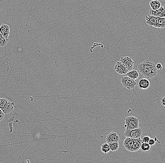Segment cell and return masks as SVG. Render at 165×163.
<instances>
[{"instance_id": "cell-1", "label": "cell", "mask_w": 165, "mask_h": 163, "mask_svg": "<svg viewBox=\"0 0 165 163\" xmlns=\"http://www.w3.org/2000/svg\"><path fill=\"white\" fill-rule=\"evenodd\" d=\"M139 72L147 79H152L157 75L156 65L152 61L146 60L137 67Z\"/></svg>"}, {"instance_id": "cell-2", "label": "cell", "mask_w": 165, "mask_h": 163, "mask_svg": "<svg viewBox=\"0 0 165 163\" xmlns=\"http://www.w3.org/2000/svg\"><path fill=\"white\" fill-rule=\"evenodd\" d=\"M125 122L124 127L126 128L125 131H130L139 127V119L136 117L133 116L127 117L125 118Z\"/></svg>"}, {"instance_id": "cell-3", "label": "cell", "mask_w": 165, "mask_h": 163, "mask_svg": "<svg viewBox=\"0 0 165 163\" xmlns=\"http://www.w3.org/2000/svg\"><path fill=\"white\" fill-rule=\"evenodd\" d=\"M14 103L10 102L6 99L0 98V109L4 114L9 113L14 110Z\"/></svg>"}, {"instance_id": "cell-4", "label": "cell", "mask_w": 165, "mask_h": 163, "mask_svg": "<svg viewBox=\"0 0 165 163\" xmlns=\"http://www.w3.org/2000/svg\"><path fill=\"white\" fill-rule=\"evenodd\" d=\"M121 80L122 86L129 90L134 89L137 84L136 80L132 79L126 76L121 78Z\"/></svg>"}, {"instance_id": "cell-5", "label": "cell", "mask_w": 165, "mask_h": 163, "mask_svg": "<svg viewBox=\"0 0 165 163\" xmlns=\"http://www.w3.org/2000/svg\"><path fill=\"white\" fill-rule=\"evenodd\" d=\"M143 130L141 128H137L130 131H125L124 135L126 137L131 138H141L142 136Z\"/></svg>"}, {"instance_id": "cell-6", "label": "cell", "mask_w": 165, "mask_h": 163, "mask_svg": "<svg viewBox=\"0 0 165 163\" xmlns=\"http://www.w3.org/2000/svg\"><path fill=\"white\" fill-rule=\"evenodd\" d=\"M120 62L124 65L129 71L132 69L135 63L132 58L129 57H121Z\"/></svg>"}, {"instance_id": "cell-7", "label": "cell", "mask_w": 165, "mask_h": 163, "mask_svg": "<svg viewBox=\"0 0 165 163\" xmlns=\"http://www.w3.org/2000/svg\"><path fill=\"white\" fill-rule=\"evenodd\" d=\"M114 69L117 73L122 75H126L129 72L128 69L121 62H117L115 64Z\"/></svg>"}, {"instance_id": "cell-8", "label": "cell", "mask_w": 165, "mask_h": 163, "mask_svg": "<svg viewBox=\"0 0 165 163\" xmlns=\"http://www.w3.org/2000/svg\"><path fill=\"white\" fill-rule=\"evenodd\" d=\"M0 33L6 39H9L10 34V27L7 24H2L0 26Z\"/></svg>"}, {"instance_id": "cell-9", "label": "cell", "mask_w": 165, "mask_h": 163, "mask_svg": "<svg viewBox=\"0 0 165 163\" xmlns=\"http://www.w3.org/2000/svg\"><path fill=\"white\" fill-rule=\"evenodd\" d=\"M159 18H165V7H161L156 10H150V14Z\"/></svg>"}, {"instance_id": "cell-10", "label": "cell", "mask_w": 165, "mask_h": 163, "mask_svg": "<svg viewBox=\"0 0 165 163\" xmlns=\"http://www.w3.org/2000/svg\"><path fill=\"white\" fill-rule=\"evenodd\" d=\"M120 139L119 135L116 132H112L109 133L106 137V140L107 143H113V142H118Z\"/></svg>"}, {"instance_id": "cell-11", "label": "cell", "mask_w": 165, "mask_h": 163, "mask_svg": "<svg viewBox=\"0 0 165 163\" xmlns=\"http://www.w3.org/2000/svg\"><path fill=\"white\" fill-rule=\"evenodd\" d=\"M134 143V139L126 137L123 142V146L125 149L129 151L132 152L133 146Z\"/></svg>"}, {"instance_id": "cell-12", "label": "cell", "mask_w": 165, "mask_h": 163, "mask_svg": "<svg viewBox=\"0 0 165 163\" xmlns=\"http://www.w3.org/2000/svg\"><path fill=\"white\" fill-rule=\"evenodd\" d=\"M150 85V82L147 78L141 79L138 83V86L140 89L147 90Z\"/></svg>"}, {"instance_id": "cell-13", "label": "cell", "mask_w": 165, "mask_h": 163, "mask_svg": "<svg viewBox=\"0 0 165 163\" xmlns=\"http://www.w3.org/2000/svg\"><path fill=\"white\" fill-rule=\"evenodd\" d=\"M146 23L150 27H155L157 24V17L149 15L145 17Z\"/></svg>"}, {"instance_id": "cell-14", "label": "cell", "mask_w": 165, "mask_h": 163, "mask_svg": "<svg viewBox=\"0 0 165 163\" xmlns=\"http://www.w3.org/2000/svg\"><path fill=\"white\" fill-rule=\"evenodd\" d=\"M142 141L141 138L134 139V143L133 146L132 152H136L141 148Z\"/></svg>"}, {"instance_id": "cell-15", "label": "cell", "mask_w": 165, "mask_h": 163, "mask_svg": "<svg viewBox=\"0 0 165 163\" xmlns=\"http://www.w3.org/2000/svg\"><path fill=\"white\" fill-rule=\"evenodd\" d=\"M126 77H129L132 79L136 80L139 78V73L136 70H131L126 74Z\"/></svg>"}, {"instance_id": "cell-16", "label": "cell", "mask_w": 165, "mask_h": 163, "mask_svg": "<svg viewBox=\"0 0 165 163\" xmlns=\"http://www.w3.org/2000/svg\"><path fill=\"white\" fill-rule=\"evenodd\" d=\"M150 7L152 10H156L161 7V3L158 0H153L150 2Z\"/></svg>"}, {"instance_id": "cell-17", "label": "cell", "mask_w": 165, "mask_h": 163, "mask_svg": "<svg viewBox=\"0 0 165 163\" xmlns=\"http://www.w3.org/2000/svg\"><path fill=\"white\" fill-rule=\"evenodd\" d=\"M156 28H165V18H159L157 17V24Z\"/></svg>"}, {"instance_id": "cell-18", "label": "cell", "mask_w": 165, "mask_h": 163, "mask_svg": "<svg viewBox=\"0 0 165 163\" xmlns=\"http://www.w3.org/2000/svg\"><path fill=\"white\" fill-rule=\"evenodd\" d=\"M109 146L110 150L112 151H116L119 149V145L118 142H113V143H108Z\"/></svg>"}, {"instance_id": "cell-19", "label": "cell", "mask_w": 165, "mask_h": 163, "mask_svg": "<svg viewBox=\"0 0 165 163\" xmlns=\"http://www.w3.org/2000/svg\"><path fill=\"white\" fill-rule=\"evenodd\" d=\"M110 150V149L108 143H105L102 145L101 146V151L102 152L105 154H107L108 153Z\"/></svg>"}, {"instance_id": "cell-20", "label": "cell", "mask_w": 165, "mask_h": 163, "mask_svg": "<svg viewBox=\"0 0 165 163\" xmlns=\"http://www.w3.org/2000/svg\"><path fill=\"white\" fill-rule=\"evenodd\" d=\"M9 42V39H5L1 34L0 33V47H3L5 46Z\"/></svg>"}, {"instance_id": "cell-21", "label": "cell", "mask_w": 165, "mask_h": 163, "mask_svg": "<svg viewBox=\"0 0 165 163\" xmlns=\"http://www.w3.org/2000/svg\"><path fill=\"white\" fill-rule=\"evenodd\" d=\"M151 147L148 143H143L141 146L140 149L143 151H148L151 149Z\"/></svg>"}, {"instance_id": "cell-22", "label": "cell", "mask_w": 165, "mask_h": 163, "mask_svg": "<svg viewBox=\"0 0 165 163\" xmlns=\"http://www.w3.org/2000/svg\"><path fill=\"white\" fill-rule=\"evenodd\" d=\"M150 139H151V138L150 137L148 136H146L143 138L142 141V143H148V142H149Z\"/></svg>"}, {"instance_id": "cell-23", "label": "cell", "mask_w": 165, "mask_h": 163, "mask_svg": "<svg viewBox=\"0 0 165 163\" xmlns=\"http://www.w3.org/2000/svg\"><path fill=\"white\" fill-rule=\"evenodd\" d=\"M156 68L157 70H161L163 68L162 64L160 63H158L156 65Z\"/></svg>"}, {"instance_id": "cell-24", "label": "cell", "mask_w": 165, "mask_h": 163, "mask_svg": "<svg viewBox=\"0 0 165 163\" xmlns=\"http://www.w3.org/2000/svg\"><path fill=\"white\" fill-rule=\"evenodd\" d=\"M155 143H156V142L154 140V139H150V140H149V142H148V144H149L151 146H153Z\"/></svg>"}, {"instance_id": "cell-25", "label": "cell", "mask_w": 165, "mask_h": 163, "mask_svg": "<svg viewBox=\"0 0 165 163\" xmlns=\"http://www.w3.org/2000/svg\"><path fill=\"white\" fill-rule=\"evenodd\" d=\"M4 115H5V114L2 112V111L0 109V121H1L3 119L4 117Z\"/></svg>"}, {"instance_id": "cell-26", "label": "cell", "mask_w": 165, "mask_h": 163, "mask_svg": "<svg viewBox=\"0 0 165 163\" xmlns=\"http://www.w3.org/2000/svg\"><path fill=\"white\" fill-rule=\"evenodd\" d=\"M161 103L162 105L165 107V97H163L162 99H161Z\"/></svg>"}, {"instance_id": "cell-27", "label": "cell", "mask_w": 165, "mask_h": 163, "mask_svg": "<svg viewBox=\"0 0 165 163\" xmlns=\"http://www.w3.org/2000/svg\"><path fill=\"white\" fill-rule=\"evenodd\" d=\"M26 163H30V161L29 160H26Z\"/></svg>"}]
</instances>
